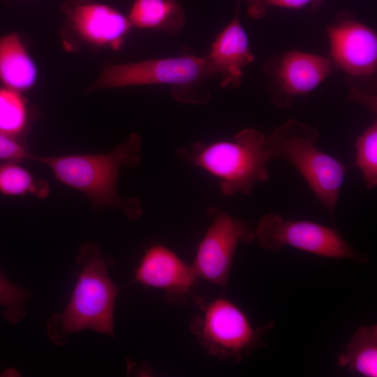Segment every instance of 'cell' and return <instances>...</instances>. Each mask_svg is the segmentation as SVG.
<instances>
[{"label":"cell","instance_id":"15","mask_svg":"<svg viewBox=\"0 0 377 377\" xmlns=\"http://www.w3.org/2000/svg\"><path fill=\"white\" fill-rule=\"evenodd\" d=\"M128 20L138 28L177 34L185 22V13L177 0H135Z\"/></svg>","mask_w":377,"mask_h":377},{"label":"cell","instance_id":"23","mask_svg":"<svg viewBox=\"0 0 377 377\" xmlns=\"http://www.w3.org/2000/svg\"><path fill=\"white\" fill-rule=\"evenodd\" d=\"M350 98L353 101L366 105L373 112H376V98L374 95L363 93L357 89H351Z\"/></svg>","mask_w":377,"mask_h":377},{"label":"cell","instance_id":"10","mask_svg":"<svg viewBox=\"0 0 377 377\" xmlns=\"http://www.w3.org/2000/svg\"><path fill=\"white\" fill-rule=\"evenodd\" d=\"M330 59L335 67L355 77L374 75L377 68V35L369 27L345 20L327 29Z\"/></svg>","mask_w":377,"mask_h":377},{"label":"cell","instance_id":"13","mask_svg":"<svg viewBox=\"0 0 377 377\" xmlns=\"http://www.w3.org/2000/svg\"><path fill=\"white\" fill-rule=\"evenodd\" d=\"M76 32L85 40L98 46L117 50L124 42L131 24L117 9L97 2H82L69 13Z\"/></svg>","mask_w":377,"mask_h":377},{"label":"cell","instance_id":"11","mask_svg":"<svg viewBox=\"0 0 377 377\" xmlns=\"http://www.w3.org/2000/svg\"><path fill=\"white\" fill-rule=\"evenodd\" d=\"M198 278L193 266L157 244L146 251L135 270L136 281L163 290L172 300L186 299L194 290Z\"/></svg>","mask_w":377,"mask_h":377},{"label":"cell","instance_id":"17","mask_svg":"<svg viewBox=\"0 0 377 377\" xmlns=\"http://www.w3.org/2000/svg\"><path fill=\"white\" fill-rule=\"evenodd\" d=\"M0 192L6 195L34 194L45 198L49 192L46 182L36 179L25 168L14 161L0 163Z\"/></svg>","mask_w":377,"mask_h":377},{"label":"cell","instance_id":"2","mask_svg":"<svg viewBox=\"0 0 377 377\" xmlns=\"http://www.w3.org/2000/svg\"><path fill=\"white\" fill-rule=\"evenodd\" d=\"M177 154L217 178L221 193L228 196L248 195L256 183L269 177L267 164L272 158L266 137L256 128H244L231 140L198 142L179 147Z\"/></svg>","mask_w":377,"mask_h":377},{"label":"cell","instance_id":"16","mask_svg":"<svg viewBox=\"0 0 377 377\" xmlns=\"http://www.w3.org/2000/svg\"><path fill=\"white\" fill-rule=\"evenodd\" d=\"M337 364L364 377L377 376V325L361 326L353 334Z\"/></svg>","mask_w":377,"mask_h":377},{"label":"cell","instance_id":"1","mask_svg":"<svg viewBox=\"0 0 377 377\" xmlns=\"http://www.w3.org/2000/svg\"><path fill=\"white\" fill-rule=\"evenodd\" d=\"M141 146L142 139L136 134H131L126 141L106 154L52 157L34 154L33 161L48 166L57 179L82 192L93 205L119 209L129 219L136 220L142 214L140 200L120 198L117 184L123 166L133 168L140 164Z\"/></svg>","mask_w":377,"mask_h":377},{"label":"cell","instance_id":"24","mask_svg":"<svg viewBox=\"0 0 377 377\" xmlns=\"http://www.w3.org/2000/svg\"><path fill=\"white\" fill-rule=\"evenodd\" d=\"M325 0H312L311 8L312 10H318Z\"/></svg>","mask_w":377,"mask_h":377},{"label":"cell","instance_id":"3","mask_svg":"<svg viewBox=\"0 0 377 377\" xmlns=\"http://www.w3.org/2000/svg\"><path fill=\"white\" fill-rule=\"evenodd\" d=\"M77 257L82 269L70 302L63 313L52 316L47 325L50 336L58 344L68 334L83 330L113 335L118 288L108 276L109 261L89 244L82 246Z\"/></svg>","mask_w":377,"mask_h":377},{"label":"cell","instance_id":"14","mask_svg":"<svg viewBox=\"0 0 377 377\" xmlns=\"http://www.w3.org/2000/svg\"><path fill=\"white\" fill-rule=\"evenodd\" d=\"M36 76V65L19 36L10 34L0 38V80L6 87L27 89Z\"/></svg>","mask_w":377,"mask_h":377},{"label":"cell","instance_id":"6","mask_svg":"<svg viewBox=\"0 0 377 377\" xmlns=\"http://www.w3.org/2000/svg\"><path fill=\"white\" fill-rule=\"evenodd\" d=\"M255 237L262 248L271 251L290 246L323 258L369 262L366 253L355 249L336 228L313 221L289 220L274 212L260 219Z\"/></svg>","mask_w":377,"mask_h":377},{"label":"cell","instance_id":"21","mask_svg":"<svg viewBox=\"0 0 377 377\" xmlns=\"http://www.w3.org/2000/svg\"><path fill=\"white\" fill-rule=\"evenodd\" d=\"M247 14L253 19L264 17L267 8L277 6L290 9H300L311 5L312 0H246Z\"/></svg>","mask_w":377,"mask_h":377},{"label":"cell","instance_id":"18","mask_svg":"<svg viewBox=\"0 0 377 377\" xmlns=\"http://www.w3.org/2000/svg\"><path fill=\"white\" fill-rule=\"evenodd\" d=\"M355 159L353 167L362 174L367 190L377 186V121H374L355 142Z\"/></svg>","mask_w":377,"mask_h":377},{"label":"cell","instance_id":"7","mask_svg":"<svg viewBox=\"0 0 377 377\" xmlns=\"http://www.w3.org/2000/svg\"><path fill=\"white\" fill-rule=\"evenodd\" d=\"M213 76L205 57L194 55L145 60L137 63L110 65L100 75L102 88L147 84H170L173 96L179 100L183 89Z\"/></svg>","mask_w":377,"mask_h":377},{"label":"cell","instance_id":"19","mask_svg":"<svg viewBox=\"0 0 377 377\" xmlns=\"http://www.w3.org/2000/svg\"><path fill=\"white\" fill-rule=\"evenodd\" d=\"M27 109L19 91L0 89V132L14 137L22 131L27 122Z\"/></svg>","mask_w":377,"mask_h":377},{"label":"cell","instance_id":"8","mask_svg":"<svg viewBox=\"0 0 377 377\" xmlns=\"http://www.w3.org/2000/svg\"><path fill=\"white\" fill-rule=\"evenodd\" d=\"M255 239V230L245 221L216 211L198 246L192 265L197 276L226 287L239 242L251 243Z\"/></svg>","mask_w":377,"mask_h":377},{"label":"cell","instance_id":"12","mask_svg":"<svg viewBox=\"0 0 377 377\" xmlns=\"http://www.w3.org/2000/svg\"><path fill=\"white\" fill-rule=\"evenodd\" d=\"M238 10L237 6L235 16L216 37L205 57L213 76L221 77L222 87L239 86L244 68L255 60Z\"/></svg>","mask_w":377,"mask_h":377},{"label":"cell","instance_id":"22","mask_svg":"<svg viewBox=\"0 0 377 377\" xmlns=\"http://www.w3.org/2000/svg\"><path fill=\"white\" fill-rule=\"evenodd\" d=\"M34 154L28 151L13 137L0 132V161H19L33 160Z\"/></svg>","mask_w":377,"mask_h":377},{"label":"cell","instance_id":"4","mask_svg":"<svg viewBox=\"0 0 377 377\" xmlns=\"http://www.w3.org/2000/svg\"><path fill=\"white\" fill-rule=\"evenodd\" d=\"M318 136L315 128L291 119L266 137V143L272 159L293 165L333 217L349 168L316 147Z\"/></svg>","mask_w":377,"mask_h":377},{"label":"cell","instance_id":"9","mask_svg":"<svg viewBox=\"0 0 377 377\" xmlns=\"http://www.w3.org/2000/svg\"><path fill=\"white\" fill-rule=\"evenodd\" d=\"M334 68L330 57L298 50L284 53L269 65L274 86L271 89L273 102L282 108L290 107L293 98L310 94Z\"/></svg>","mask_w":377,"mask_h":377},{"label":"cell","instance_id":"5","mask_svg":"<svg viewBox=\"0 0 377 377\" xmlns=\"http://www.w3.org/2000/svg\"><path fill=\"white\" fill-rule=\"evenodd\" d=\"M272 325L253 327L240 308L219 297L193 319L191 330L211 355L239 362L263 346V334Z\"/></svg>","mask_w":377,"mask_h":377},{"label":"cell","instance_id":"20","mask_svg":"<svg viewBox=\"0 0 377 377\" xmlns=\"http://www.w3.org/2000/svg\"><path fill=\"white\" fill-rule=\"evenodd\" d=\"M26 298V291L11 283L0 272V306L5 307L4 314L10 322L16 323L22 318V308Z\"/></svg>","mask_w":377,"mask_h":377}]
</instances>
